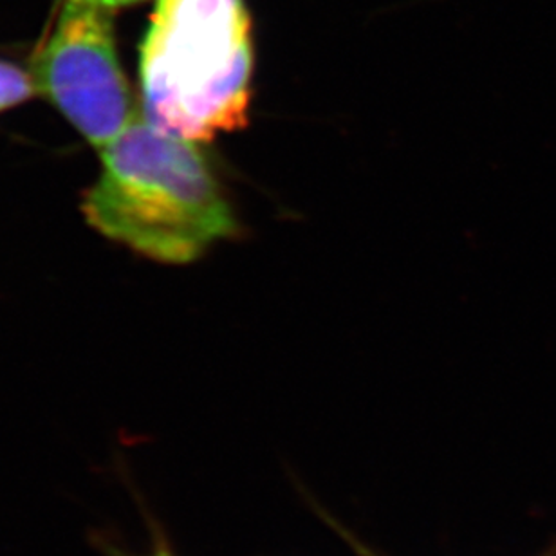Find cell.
I'll return each mask as SVG.
<instances>
[{
    "mask_svg": "<svg viewBox=\"0 0 556 556\" xmlns=\"http://www.w3.org/2000/svg\"><path fill=\"white\" fill-rule=\"evenodd\" d=\"M102 150V176L84 199L97 230L170 264L192 263L237 236L230 201L192 141L136 119Z\"/></svg>",
    "mask_w": 556,
    "mask_h": 556,
    "instance_id": "1",
    "label": "cell"
},
{
    "mask_svg": "<svg viewBox=\"0 0 556 556\" xmlns=\"http://www.w3.org/2000/svg\"><path fill=\"white\" fill-rule=\"evenodd\" d=\"M253 70L244 0H157L141 46L147 124L192 143L247 129Z\"/></svg>",
    "mask_w": 556,
    "mask_h": 556,
    "instance_id": "2",
    "label": "cell"
},
{
    "mask_svg": "<svg viewBox=\"0 0 556 556\" xmlns=\"http://www.w3.org/2000/svg\"><path fill=\"white\" fill-rule=\"evenodd\" d=\"M38 91L92 144L105 149L138 116L119 65L108 10L65 0L59 24L35 60Z\"/></svg>",
    "mask_w": 556,
    "mask_h": 556,
    "instance_id": "3",
    "label": "cell"
},
{
    "mask_svg": "<svg viewBox=\"0 0 556 556\" xmlns=\"http://www.w3.org/2000/svg\"><path fill=\"white\" fill-rule=\"evenodd\" d=\"M141 514L144 515L147 526L150 530V539H152V546L150 552L147 553H135L127 549L122 544L118 536H113L109 531H92L91 544L98 553H102L103 556H176L174 549H172L168 536L165 531L161 528L160 522L149 514V509H141Z\"/></svg>",
    "mask_w": 556,
    "mask_h": 556,
    "instance_id": "4",
    "label": "cell"
},
{
    "mask_svg": "<svg viewBox=\"0 0 556 556\" xmlns=\"http://www.w3.org/2000/svg\"><path fill=\"white\" fill-rule=\"evenodd\" d=\"M37 91V84L16 65L0 62V111L26 102Z\"/></svg>",
    "mask_w": 556,
    "mask_h": 556,
    "instance_id": "5",
    "label": "cell"
},
{
    "mask_svg": "<svg viewBox=\"0 0 556 556\" xmlns=\"http://www.w3.org/2000/svg\"><path fill=\"white\" fill-rule=\"evenodd\" d=\"M71 2H80V4L97 5L102 10H116V8H125V5L135 4L139 0H71Z\"/></svg>",
    "mask_w": 556,
    "mask_h": 556,
    "instance_id": "6",
    "label": "cell"
}]
</instances>
